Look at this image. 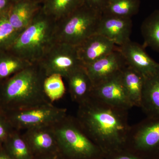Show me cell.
<instances>
[{"instance_id":"obj_24","label":"cell","mask_w":159,"mask_h":159,"mask_svg":"<svg viewBox=\"0 0 159 159\" xmlns=\"http://www.w3.org/2000/svg\"><path fill=\"white\" fill-rule=\"evenodd\" d=\"M8 15L0 17V53L9 51L21 32L12 27Z\"/></svg>"},{"instance_id":"obj_12","label":"cell","mask_w":159,"mask_h":159,"mask_svg":"<svg viewBox=\"0 0 159 159\" xmlns=\"http://www.w3.org/2000/svg\"><path fill=\"white\" fill-rule=\"evenodd\" d=\"M127 66L119 48L117 50L93 63L84 66L93 87Z\"/></svg>"},{"instance_id":"obj_34","label":"cell","mask_w":159,"mask_h":159,"mask_svg":"<svg viewBox=\"0 0 159 159\" xmlns=\"http://www.w3.org/2000/svg\"><path fill=\"white\" fill-rule=\"evenodd\" d=\"M0 107H1V106H0Z\"/></svg>"},{"instance_id":"obj_9","label":"cell","mask_w":159,"mask_h":159,"mask_svg":"<svg viewBox=\"0 0 159 159\" xmlns=\"http://www.w3.org/2000/svg\"><path fill=\"white\" fill-rule=\"evenodd\" d=\"M121 71L94 86L91 95L109 105L129 110L134 107L123 85Z\"/></svg>"},{"instance_id":"obj_22","label":"cell","mask_w":159,"mask_h":159,"mask_svg":"<svg viewBox=\"0 0 159 159\" xmlns=\"http://www.w3.org/2000/svg\"><path fill=\"white\" fill-rule=\"evenodd\" d=\"M32 64L11 53H0V81L7 79Z\"/></svg>"},{"instance_id":"obj_33","label":"cell","mask_w":159,"mask_h":159,"mask_svg":"<svg viewBox=\"0 0 159 159\" xmlns=\"http://www.w3.org/2000/svg\"><path fill=\"white\" fill-rule=\"evenodd\" d=\"M13 3L17 2H20V1H22V0H10Z\"/></svg>"},{"instance_id":"obj_25","label":"cell","mask_w":159,"mask_h":159,"mask_svg":"<svg viewBox=\"0 0 159 159\" xmlns=\"http://www.w3.org/2000/svg\"><path fill=\"white\" fill-rule=\"evenodd\" d=\"M63 78L60 75L53 74L46 77L43 88L46 96L53 103L61 99L66 93Z\"/></svg>"},{"instance_id":"obj_28","label":"cell","mask_w":159,"mask_h":159,"mask_svg":"<svg viewBox=\"0 0 159 159\" xmlns=\"http://www.w3.org/2000/svg\"><path fill=\"white\" fill-rule=\"evenodd\" d=\"M108 0H81L83 5L102 13Z\"/></svg>"},{"instance_id":"obj_10","label":"cell","mask_w":159,"mask_h":159,"mask_svg":"<svg viewBox=\"0 0 159 159\" xmlns=\"http://www.w3.org/2000/svg\"><path fill=\"white\" fill-rule=\"evenodd\" d=\"M127 66L147 77L159 73V63L146 53L145 48L131 40L119 47Z\"/></svg>"},{"instance_id":"obj_7","label":"cell","mask_w":159,"mask_h":159,"mask_svg":"<svg viewBox=\"0 0 159 159\" xmlns=\"http://www.w3.org/2000/svg\"><path fill=\"white\" fill-rule=\"evenodd\" d=\"M67 109L48 103L31 108L7 112L6 116L16 130L54 125L67 116Z\"/></svg>"},{"instance_id":"obj_29","label":"cell","mask_w":159,"mask_h":159,"mask_svg":"<svg viewBox=\"0 0 159 159\" xmlns=\"http://www.w3.org/2000/svg\"><path fill=\"white\" fill-rule=\"evenodd\" d=\"M13 4L10 0H0V17L9 14Z\"/></svg>"},{"instance_id":"obj_23","label":"cell","mask_w":159,"mask_h":159,"mask_svg":"<svg viewBox=\"0 0 159 159\" xmlns=\"http://www.w3.org/2000/svg\"><path fill=\"white\" fill-rule=\"evenodd\" d=\"M140 0H108L102 14L129 18L139 12Z\"/></svg>"},{"instance_id":"obj_8","label":"cell","mask_w":159,"mask_h":159,"mask_svg":"<svg viewBox=\"0 0 159 159\" xmlns=\"http://www.w3.org/2000/svg\"><path fill=\"white\" fill-rule=\"evenodd\" d=\"M37 63L47 77L57 74L64 79L76 69L84 66L77 47L58 42L53 44Z\"/></svg>"},{"instance_id":"obj_1","label":"cell","mask_w":159,"mask_h":159,"mask_svg":"<svg viewBox=\"0 0 159 159\" xmlns=\"http://www.w3.org/2000/svg\"><path fill=\"white\" fill-rule=\"evenodd\" d=\"M128 111L92 96L78 104L77 121L104 155L125 147L130 125Z\"/></svg>"},{"instance_id":"obj_5","label":"cell","mask_w":159,"mask_h":159,"mask_svg":"<svg viewBox=\"0 0 159 159\" xmlns=\"http://www.w3.org/2000/svg\"><path fill=\"white\" fill-rule=\"evenodd\" d=\"M102 13L82 5L71 14L55 22L56 42L77 47L97 33Z\"/></svg>"},{"instance_id":"obj_13","label":"cell","mask_w":159,"mask_h":159,"mask_svg":"<svg viewBox=\"0 0 159 159\" xmlns=\"http://www.w3.org/2000/svg\"><path fill=\"white\" fill-rule=\"evenodd\" d=\"M22 134L34 157L57 154V140L52 125L26 129Z\"/></svg>"},{"instance_id":"obj_2","label":"cell","mask_w":159,"mask_h":159,"mask_svg":"<svg viewBox=\"0 0 159 159\" xmlns=\"http://www.w3.org/2000/svg\"><path fill=\"white\" fill-rule=\"evenodd\" d=\"M46 77L36 63L0 81V106L8 112L52 103L44 90Z\"/></svg>"},{"instance_id":"obj_27","label":"cell","mask_w":159,"mask_h":159,"mask_svg":"<svg viewBox=\"0 0 159 159\" xmlns=\"http://www.w3.org/2000/svg\"><path fill=\"white\" fill-rule=\"evenodd\" d=\"M12 125L6 116L0 115V142H4L13 131Z\"/></svg>"},{"instance_id":"obj_3","label":"cell","mask_w":159,"mask_h":159,"mask_svg":"<svg viewBox=\"0 0 159 159\" xmlns=\"http://www.w3.org/2000/svg\"><path fill=\"white\" fill-rule=\"evenodd\" d=\"M55 26V21L41 9L9 51L30 63L38 62L56 42Z\"/></svg>"},{"instance_id":"obj_21","label":"cell","mask_w":159,"mask_h":159,"mask_svg":"<svg viewBox=\"0 0 159 159\" xmlns=\"http://www.w3.org/2000/svg\"><path fill=\"white\" fill-rule=\"evenodd\" d=\"M3 143L4 149L13 159H34L28 143L17 130L13 131Z\"/></svg>"},{"instance_id":"obj_30","label":"cell","mask_w":159,"mask_h":159,"mask_svg":"<svg viewBox=\"0 0 159 159\" xmlns=\"http://www.w3.org/2000/svg\"><path fill=\"white\" fill-rule=\"evenodd\" d=\"M34 159H60L57 154L34 157Z\"/></svg>"},{"instance_id":"obj_11","label":"cell","mask_w":159,"mask_h":159,"mask_svg":"<svg viewBox=\"0 0 159 159\" xmlns=\"http://www.w3.org/2000/svg\"><path fill=\"white\" fill-rule=\"evenodd\" d=\"M132 26L131 18L102 14L96 33L107 38L119 47L130 40Z\"/></svg>"},{"instance_id":"obj_19","label":"cell","mask_w":159,"mask_h":159,"mask_svg":"<svg viewBox=\"0 0 159 159\" xmlns=\"http://www.w3.org/2000/svg\"><path fill=\"white\" fill-rule=\"evenodd\" d=\"M82 5L81 0H45L41 9L46 15L56 22L71 14Z\"/></svg>"},{"instance_id":"obj_4","label":"cell","mask_w":159,"mask_h":159,"mask_svg":"<svg viewBox=\"0 0 159 159\" xmlns=\"http://www.w3.org/2000/svg\"><path fill=\"white\" fill-rule=\"evenodd\" d=\"M60 159H105L101 149L88 136L76 117L67 116L52 125Z\"/></svg>"},{"instance_id":"obj_6","label":"cell","mask_w":159,"mask_h":159,"mask_svg":"<svg viewBox=\"0 0 159 159\" xmlns=\"http://www.w3.org/2000/svg\"><path fill=\"white\" fill-rule=\"evenodd\" d=\"M124 148L146 159H159V119L146 117L130 126Z\"/></svg>"},{"instance_id":"obj_18","label":"cell","mask_w":159,"mask_h":159,"mask_svg":"<svg viewBox=\"0 0 159 159\" xmlns=\"http://www.w3.org/2000/svg\"><path fill=\"white\" fill-rule=\"evenodd\" d=\"M122 82L129 100L133 107H141L145 77L128 66L121 71Z\"/></svg>"},{"instance_id":"obj_16","label":"cell","mask_w":159,"mask_h":159,"mask_svg":"<svg viewBox=\"0 0 159 159\" xmlns=\"http://www.w3.org/2000/svg\"><path fill=\"white\" fill-rule=\"evenodd\" d=\"M65 79L74 102L80 104L91 97L93 86L84 66L76 69Z\"/></svg>"},{"instance_id":"obj_32","label":"cell","mask_w":159,"mask_h":159,"mask_svg":"<svg viewBox=\"0 0 159 159\" xmlns=\"http://www.w3.org/2000/svg\"><path fill=\"white\" fill-rule=\"evenodd\" d=\"M34 1H36V2H38L41 3V4H42L43 2L45 0H34Z\"/></svg>"},{"instance_id":"obj_26","label":"cell","mask_w":159,"mask_h":159,"mask_svg":"<svg viewBox=\"0 0 159 159\" xmlns=\"http://www.w3.org/2000/svg\"><path fill=\"white\" fill-rule=\"evenodd\" d=\"M105 159H146L130 151L123 148L111 152L105 156Z\"/></svg>"},{"instance_id":"obj_31","label":"cell","mask_w":159,"mask_h":159,"mask_svg":"<svg viewBox=\"0 0 159 159\" xmlns=\"http://www.w3.org/2000/svg\"><path fill=\"white\" fill-rule=\"evenodd\" d=\"M0 159H13L5 151V149H0Z\"/></svg>"},{"instance_id":"obj_20","label":"cell","mask_w":159,"mask_h":159,"mask_svg":"<svg viewBox=\"0 0 159 159\" xmlns=\"http://www.w3.org/2000/svg\"><path fill=\"white\" fill-rule=\"evenodd\" d=\"M144 48L149 47L159 53V9L145 19L141 26Z\"/></svg>"},{"instance_id":"obj_15","label":"cell","mask_w":159,"mask_h":159,"mask_svg":"<svg viewBox=\"0 0 159 159\" xmlns=\"http://www.w3.org/2000/svg\"><path fill=\"white\" fill-rule=\"evenodd\" d=\"M42 4L34 0H22L13 3L8 15L9 22L16 30L23 31L41 9Z\"/></svg>"},{"instance_id":"obj_17","label":"cell","mask_w":159,"mask_h":159,"mask_svg":"<svg viewBox=\"0 0 159 159\" xmlns=\"http://www.w3.org/2000/svg\"><path fill=\"white\" fill-rule=\"evenodd\" d=\"M140 107L146 117L159 119V73L145 77Z\"/></svg>"},{"instance_id":"obj_14","label":"cell","mask_w":159,"mask_h":159,"mask_svg":"<svg viewBox=\"0 0 159 159\" xmlns=\"http://www.w3.org/2000/svg\"><path fill=\"white\" fill-rule=\"evenodd\" d=\"M77 47L80 59L84 66L105 57L119 48L113 42L97 33Z\"/></svg>"}]
</instances>
